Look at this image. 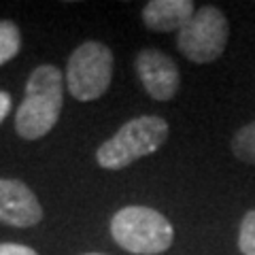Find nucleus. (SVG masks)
Returning a JSON list of instances; mask_svg holds the SVG:
<instances>
[{"label":"nucleus","instance_id":"obj_10","mask_svg":"<svg viewBox=\"0 0 255 255\" xmlns=\"http://www.w3.org/2000/svg\"><path fill=\"white\" fill-rule=\"evenodd\" d=\"M232 153L247 164H255V122L243 126L232 138Z\"/></svg>","mask_w":255,"mask_h":255},{"label":"nucleus","instance_id":"obj_6","mask_svg":"<svg viewBox=\"0 0 255 255\" xmlns=\"http://www.w3.org/2000/svg\"><path fill=\"white\" fill-rule=\"evenodd\" d=\"M136 75L153 100H172L179 92L181 73L170 55L159 49H142L136 55Z\"/></svg>","mask_w":255,"mask_h":255},{"label":"nucleus","instance_id":"obj_8","mask_svg":"<svg viewBox=\"0 0 255 255\" xmlns=\"http://www.w3.org/2000/svg\"><path fill=\"white\" fill-rule=\"evenodd\" d=\"M196 4L191 0H151L142 9V23L153 32L181 30L194 17Z\"/></svg>","mask_w":255,"mask_h":255},{"label":"nucleus","instance_id":"obj_13","mask_svg":"<svg viewBox=\"0 0 255 255\" xmlns=\"http://www.w3.org/2000/svg\"><path fill=\"white\" fill-rule=\"evenodd\" d=\"M11 113V96L6 92H0V124Z\"/></svg>","mask_w":255,"mask_h":255},{"label":"nucleus","instance_id":"obj_14","mask_svg":"<svg viewBox=\"0 0 255 255\" xmlns=\"http://www.w3.org/2000/svg\"><path fill=\"white\" fill-rule=\"evenodd\" d=\"M85 255H102V253H85Z\"/></svg>","mask_w":255,"mask_h":255},{"label":"nucleus","instance_id":"obj_4","mask_svg":"<svg viewBox=\"0 0 255 255\" xmlns=\"http://www.w3.org/2000/svg\"><path fill=\"white\" fill-rule=\"evenodd\" d=\"M113 79V51L100 41H85L73 51L66 66V85L81 102L98 100Z\"/></svg>","mask_w":255,"mask_h":255},{"label":"nucleus","instance_id":"obj_11","mask_svg":"<svg viewBox=\"0 0 255 255\" xmlns=\"http://www.w3.org/2000/svg\"><path fill=\"white\" fill-rule=\"evenodd\" d=\"M238 249L243 255H255V211H249L243 217L238 232Z\"/></svg>","mask_w":255,"mask_h":255},{"label":"nucleus","instance_id":"obj_3","mask_svg":"<svg viewBox=\"0 0 255 255\" xmlns=\"http://www.w3.org/2000/svg\"><path fill=\"white\" fill-rule=\"evenodd\" d=\"M111 234L122 249L136 255H157L174 241L172 223L149 206H126L111 219Z\"/></svg>","mask_w":255,"mask_h":255},{"label":"nucleus","instance_id":"obj_9","mask_svg":"<svg viewBox=\"0 0 255 255\" xmlns=\"http://www.w3.org/2000/svg\"><path fill=\"white\" fill-rule=\"evenodd\" d=\"M21 47V32L13 21H0V66L13 60Z\"/></svg>","mask_w":255,"mask_h":255},{"label":"nucleus","instance_id":"obj_7","mask_svg":"<svg viewBox=\"0 0 255 255\" xmlns=\"http://www.w3.org/2000/svg\"><path fill=\"white\" fill-rule=\"evenodd\" d=\"M43 206L26 183L0 179V223L13 228H30L41 223Z\"/></svg>","mask_w":255,"mask_h":255},{"label":"nucleus","instance_id":"obj_2","mask_svg":"<svg viewBox=\"0 0 255 255\" xmlns=\"http://www.w3.org/2000/svg\"><path fill=\"white\" fill-rule=\"evenodd\" d=\"M168 138V124L157 115H140L119 128L113 138L102 142L96 159L107 170H122L140 157L155 153Z\"/></svg>","mask_w":255,"mask_h":255},{"label":"nucleus","instance_id":"obj_12","mask_svg":"<svg viewBox=\"0 0 255 255\" xmlns=\"http://www.w3.org/2000/svg\"><path fill=\"white\" fill-rule=\"evenodd\" d=\"M0 255H38L32 247L17 245V243H2L0 245Z\"/></svg>","mask_w":255,"mask_h":255},{"label":"nucleus","instance_id":"obj_1","mask_svg":"<svg viewBox=\"0 0 255 255\" xmlns=\"http://www.w3.org/2000/svg\"><path fill=\"white\" fill-rule=\"evenodd\" d=\"M64 107L62 73L53 64L32 70L26 83V96L15 113V130L21 138L36 140L53 130Z\"/></svg>","mask_w":255,"mask_h":255},{"label":"nucleus","instance_id":"obj_5","mask_svg":"<svg viewBox=\"0 0 255 255\" xmlns=\"http://www.w3.org/2000/svg\"><path fill=\"white\" fill-rule=\"evenodd\" d=\"M230 38V23L217 6L196 9L185 26L177 34V49L194 64H211L221 58Z\"/></svg>","mask_w":255,"mask_h":255}]
</instances>
